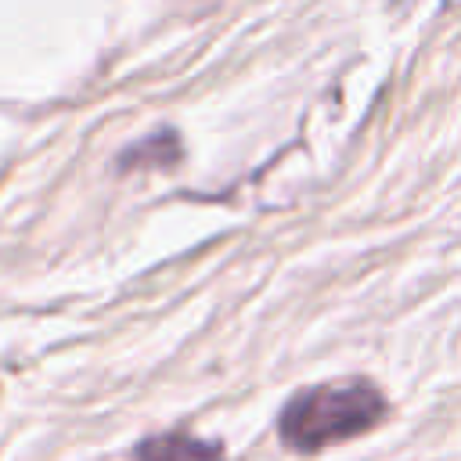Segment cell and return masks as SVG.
Here are the masks:
<instances>
[{"mask_svg": "<svg viewBox=\"0 0 461 461\" xmlns=\"http://www.w3.org/2000/svg\"><path fill=\"white\" fill-rule=\"evenodd\" d=\"M385 414V400L378 389L364 382H346V385H321L306 389L288 400L281 411V439L292 450H321L339 439H353L378 425Z\"/></svg>", "mask_w": 461, "mask_h": 461, "instance_id": "6da1fadb", "label": "cell"}, {"mask_svg": "<svg viewBox=\"0 0 461 461\" xmlns=\"http://www.w3.org/2000/svg\"><path fill=\"white\" fill-rule=\"evenodd\" d=\"M140 461H223V454L191 436H155L140 447Z\"/></svg>", "mask_w": 461, "mask_h": 461, "instance_id": "7a4b0ae2", "label": "cell"}]
</instances>
